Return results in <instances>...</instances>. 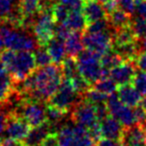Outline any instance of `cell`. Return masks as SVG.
<instances>
[{
  "instance_id": "cell-41",
  "label": "cell",
  "mask_w": 146,
  "mask_h": 146,
  "mask_svg": "<svg viewBox=\"0 0 146 146\" xmlns=\"http://www.w3.org/2000/svg\"><path fill=\"white\" fill-rule=\"evenodd\" d=\"M134 63L136 65V68H138L141 71L146 72V50L139 52L138 56L136 57Z\"/></svg>"
},
{
  "instance_id": "cell-48",
  "label": "cell",
  "mask_w": 146,
  "mask_h": 146,
  "mask_svg": "<svg viewBox=\"0 0 146 146\" xmlns=\"http://www.w3.org/2000/svg\"><path fill=\"white\" fill-rule=\"evenodd\" d=\"M140 104V106L144 108L145 111H146V94L143 96V98H141V102H140V104Z\"/></svg>"
},
{
  "instance_id": "cell-25",
  "label": "cell",
  "mask_w": 146,
  "mask_h": 146,
  "mask_svg": "<svg viewBox=\"0 0 146 146\" xmlns=\"http://www.w3.org/2000/svg\"><path fill=\"white\" fill-rule=\"evenodd\" d=\"M112 49L116 53H118L125 61H135L136 57L140 52V48L136 41L128 43V44L120 45V46H114Z\"/></svg>"
},
{
  "instance_id": "cell-3",
  "label": "cell",
  "mask_w": 146,
  "mask_h": 146,
  "mask_svg": "<svg viewBox=\"0 0 146 146\" xmlns=\"http://www.w3.org/2000/svg\"><path fill=\"white\" fill-rule=\"evenodd\" d=\"M0 35L7 49L14 51H35L39 47L36 38L28 29L16 27L9 21H0Z\"/></svg>"
},
{
  "instance_id": "cell-30",
  "label": "cell",
  "mask_w": 146,
  "mask_h": 146,
  "mask_svg": "<svg viewBox=\"0 0 146 146\" xmlns=\"http://www.w3.org/2000/svg\"><path fill=\"white\" fill-rule=\"evenodd\" d=\"M83 98L92 104H106L108 98V94H103V92H99L96 88H90L87 92L84 94Z\"/></svg>"
},
{
  "instance_id": "cell-43",
  "label": "cell",
  "mask_w": 146,
  "mask_h": 146,
  "mask_svg": "<svg viewBox=\"0 0 146 146\" xmlns=\"http://www.w3.org/2000/svg\"><path fill=\"white\" fill-rule=\"evenodd\" d=\"M103 7L108 15V14L111 13L112 11H114L115 9H117L119 6L116 0H107V1L103 2Z\"/></svg>"
},
{
  "instance_id": "cell-49",
  "label": "cell",
  "mask_w": 146,
  "mask_h": 146,
  "mask_svg": "<svg viewBox=\"0 0 146 146\" xmlns=\"http://www.w3.org/2000/svg\"><path fill=\"white\" fill-rule=\"evenodd\" d=\"M141 47H142L144 50H146V36L144 37V38L142 39V41H141V45H140Z\"/></svg>"
},
{
  "instance_id": "cell-8",
  "label": "cell",
  "mask_w": 146,
  "mask_h": 146,
  "mask_svg": "<svg viewBox=\"0 0 146 146\" xmlns=\"http://www.w3.org/2000/svg\"><path fill=\"white\" fill-rule=\"evenodd\" d=\"M106 106L108 108L110 115L118 119L124 127H130L137 124L134 110L131 108V106L123 104L116 92H112L108 96Z\"/></svg>"
},
{
  "instance_id": "cell-14",
  "label": "cell",
  "mask_w": 146,
  "mask_h": 146,
  "mask_svg": "<svg viewBox=\"0 0 146 146\" xmlns=\"http://www.w3.org/2000/svg\"><path fill=\"white\" fill-rule=\"evenodd\" d=\"M100 128H101V135L103 138L122 140L124 126L114 116L109 114L107 117L100 120Z\"/></svg>"
},
{
  "instance_id": "cell-18",
  "label": "cell",
  "mask_w": 146,
  "mask_h": 146,
  "mask_svg": "<svg viewBox=\"0 0 146 146\" xmlns=\"http://www.w3.org/2000/svg\"><path fill=\"white\" fill-rule=\"evenodd\" d=\"M122 143L129 146H143L146 143V130L140 124L124 127Z\"/></svg>"
},
{
  "instance_id": "cell-46",
  "label": "cell",
  "mask_w": 146,
  "mask_h": 146,
  "mask_svg": "<svg viewBox=\"0 0 146 146\" xmlns=\"http://www.w3.org/2000/svg\"><path fill=\"white\" fill-rule=\"evenodd\" d=\"M2 146H22V144L21 142H18V141L6 137L2 141Z\"/></svg>"
},
{
  "instance_id": "cell-2",
  "label": "cell",
  "mask_w": 146,
  "mask_h": 146,
  "mask_svg": "<svg viewBox=\"0 0 146 146\" xmlns=\"http://www.w3.org/2000/svg\"><path fill=\"white\" fill-rule=\"evenodd\" d=\"M0 60L3 62L15 84L24 81L37 68L35 57L31 51L6 49L0 55Z\"/></svg>"
},
{
  "instance_id": "cell-40",
  "label": "cell",
  "mask_w": 146,
  "mask_h": 146,
  "mask_svg": "<svg viewBox=\"0 0 146 146\" xmlns=\"http://www.w3.org/2000/svg\"><path fill=\"white\" fill-rule=\"evenodd\" d=\"M40 146H60L56 132H50L43 140Z\"/></svg>"
},
{
  "instance_id": "cell-4",
  "label": "cell",
  "mask_w": 146,
  "mask_h": 146,
  "mask_svg": "<svg viewBox=\"0 0 146 146\" xmlns=\"http://www.w3.org/2000/svg\"><path fill=\"white\" fill-rule=\"evenodd\" d=\"M100 58L101 55L89 49L82 51L76 57L78 72L91 86L101 79L102 66L100 64Z\"/></svg>"
},
{
  "instance_id": "cell-32",
  "label": "cell",
  "mask_w": 146,
  "mask_h": 146,
  "mask_svg": "<svg viewBox=\"0 0 146 146\" xmlns=\"http://www.w3.org/2000/svg\"><path fill=\"white\" fill-rule=\"evenodd\" d=\"M69 13H70L69 8L65 6L64 4L59 3V2H56L52 7V14L56 23H64L68 17Z\"/></svg>"
},
{
  "instance_id": "cell-5",
  "label": "cell",
  "mask_w": 146,
  "mask_h": 146,
  "mask_svg": "<svg viewBox=\"0 0 146 146\" xmlns=\"http://www.w3.org/2000/svg\"><path fill=\"white\" fill-rule=\"evenodd\" d=\"M16 113L22 116L31 127H35L46 122V104L44 102L22 98L19 104L13 110Z\"/></svg>"
},
{
  "instance_id": "cell-42",
  "label": "cell",
  "mask_w": 146,
  "mask_h": 146,
  "mask_svg": "<svg viewBox=\"0 0 146 146\" xmlns=\"http://www.w3.org/2000/svg\"><path fill=\"white\" fill-rule=\"evenodd\" d=\"M122 141L120 140H115V139H109V138H100L99 140L96 142L97 146H120Z\"/></svg>"
},
{
  "instance_id": "cell-17",
  "label": "cell",
  "mask_w": 146,
  "mask_h": 146,
  "mask_svg": "<svg viewBox=\"0 0 146 146\" xmlns=\"http://www.w3.org/2000/svg\"><path fill=\"white\" fill-rule=\"evenodd\" d=\"M50 132H52V128L48 121H46L41 125L32 127L27 136L21 141V144L22 146H40Z\"/></svg>"
},
{
  "instance_id": "cell-51",
  "label": "cell",
  "mask_w": 146,
  "mask_h": 146,
  "mask_svg": "<svg viewBox=\"0 0 146 146\" xmlns=\"http://www.w3.org/2000/svg\"><path fill=\"white\" fill-rule=\"evenodd\" d=\"M120 146H129V145H127V144H124V143H121V145Z\"/></svg>"
},
{
  "instance_id": "cell-6",
  "label": "cell",
  "mask_w": 146,
  "mask_h": 146,
  "mask_svg": "<svg viewBox=\"0 0 146 146\" xmlns=\"http://www.w3.org/2000/svg\"><path fill=\"white\" fill-rule=\"evenodd\" d=\"M82 98L83 96L74 88L70 80L63 77L58 90L47 100V104L69 112Z\"/></svg>"
},
{
  "instance_id": "cell-12",
  "label": "cell",
  "mask_w": 146,
  "mask_h": 146,
  "mask_svg": "<svg viewBox=\"0 0 146 146\" xmlns=\"http://www.w3.org/2000/svg\"><path fill=\"white\" fill-rule=\"evenodd\" d=\"M9 21L16 27H23V16L19 10V0H0V21Z\"/></svg>"
},
{
  "instance_id": "cell-34",
  "label": "cell",
  "mask_w": 146,
  "mask_h": 146,
  "mask_svg": "<svg viewBox=\"0 0 146 146\" xmlns=\"http://www.w3.org/2000/svg\"><path fill=\"white\" fill-rule=\"evenodd\" d=\"M132 86L141 94V96H144L146 94V72L139 70L136 72L131 81Z\"/></svg>"
},
{
  "instance_id": "cell-23",
  "label": "cell",
  "mask_w": 146,
  "mask_h": 146,
  "mask_svg": "<svg viewBox=\"0 0 146 146\" xmlns=\"http://www.w3.org/2000/svg\"><path fill=\"white\" fill-rule=\"evenodd\" d=\"M19 10L24 20L32 19L41 10V0H19Z\"/></svg>"
},
{
  "instance_id": "cell-1",
  "label": "cell",
  "mask_w": 146,
  "mask_h": 146,
  "mask_svg": "<svg viewBox=\"0 0 146 146\" xmlns=\"http://www.w3.org/2000/svg\"><path fill=\"white\" fill-rule=\"evenodd\" d=\"M62 80L61 65L50 64L45 67L37 68L24 81L15 85H19L17 92L22 98L47 102L58 90Z\"/></svg>"
},
{
  "instance_id": "cell-15",
  "label": "cell",
  "mask_w": 146,
  "mask_h": 146,
  "mask_svg": "<svg viewBox=\"0 0 146 146\" xmlns=\"http://www.w3.org/2000/svg\"><path fill=\"white\" fill-rule=\"evenodd\" d=\"M82 13L85 16L87 25L98 20L107 18V13L103 7V4L99 0H84Z\"/></svg>"
},
{
  "instance_id": "cell-39",
  "label": "cell",
  "mask_w": 146,
  "mask_h": 146,
  "mask_svg": "<svg viewBox=\"0 0 146 146\" xmlns=\"http://www.w3.org/2000/svg\"><path fill=\"white\" fill-rule=\"evenodd\" d=\"M95 106V112H96V116H97L98 120H102L105 117H107L109 115V110L108 108L106 106V104H94Z\"/></svg>"
},
{
  "instance_id": "cell-52",
  "label": "cell",
  "mask_w": 146,
  "mask_h": 146,
  "mask_svg": "<svg viewBox=\"0 0 146 146\" xmlns=\"http://www.w3.org/2000/svg\"><path fill=\"white\" fill-rule=\"evenodd\" d=\"M100 2H102V3H103V2H105V1H107V0H99Z\"/></svg>"
},
{
  "instance_id": "cell-33",
  "label": "cell",
  "mask_w": 146,
  "mask_h": 146,
  "mask_svg": "<svg viewBox=\"0 0 146 146\" xmlns=\"http://www.w3.org/2000/svg\"><path fill=\"white\" fill-rule=\"evenodd\" d=\"M130 28L137 39H143L146 36V20L142 17H136L130 21Z\"/></svg>"
},
{
  "instance_id": "cell-36",
  "label": "cell",
  "mask_w": 146,
  "mask_h": 146,
  "mask_svg": "<svg viewBox=\"0 0 146 146\" xmlns=\"http://www.w3.org/2000/svg\"><path fill=\"white\" fill-rule=\"evenodd\" d=\"M71 30L65 25L64 23H57L56 27H55V32H54V36L57 38L61 39V40L65 41L68 36L70 35Z\"/></svg>"
},
{
  "instance_id": "cell-31",
  "label": "cell",
  "mask_w": 146,
  "mask_h": 146,
  "mask_svg": "<svg viewBox=\"0 0 146 146\" xmlns=\"http://www.w3.org/2000/svg\"><path fill=\"white\" fill-rule=\"evenodd\" d=\"M34 57H35L37 68L45 67V66H48L53 63L51 56L49 55L48 51L46 49V46H39L35 50Z\"/></svg>"
},
{
  "instance_id": "cell-7",
  "label": "cell",
  "mask_w": 146,
  "mask_h": 146,
  "mask_svg": "<svg viewBox=\"0 0 146 146\" xmlns=\"http://www.w3.org/2000/svg\"><path fill=\"white\" fill-rule=\"evenodd\" d=\"M56 21L52 14V9H41L34 17L31 29L39 46L46 44L54 37Z\"/></svg>"
},
{
  "instance_id": "cell-26",
  "label": "cell",
  "mask_w": 146,
  "mask_h": 146,
  "mask_svg": "<svg viewBox=\"0 0 146 146\" xmlns=\"http://www.w3.org/2000/svg\"><path fill=\"white\" fill-rule=\"evenodd\" d=\"M56 133L60 146H76L74 124H64Z\"/></svg>"
},
{
  "instance_id": "cell-53",
  "label": "cell",
  "mask_w": 146,
  "mask_h": 146,
  "mask_svg": "<svg viewBox=\"0 0 146 146\" xmlns=\"http://www.w3.org/2000/svg\"><path fill=\"white\" fill-rule=\"evenodd\" d=\"M143 146H146V143H145V144H144V145H143Z\"/></svg>"
},
{
  "instance_id": "cell-35",
  "label": "cell",
  "mask_w": 146,
  "mask_h": 146,
  "mask_svg": "<svg viewBox=\"0 0 146 146\" xmlns=\"http://www.w3.org/2000/svg\"><path fill=\"white\" fill-rule=\"evenodd\" d=\"M110 27V24L108 22L107 18H104V19L98 20L93 23H90L87 25L85 31L86 32H102V31L108 30V28Z\"/></svg>"
},
{
  "instance_id": "cell-19",
  "label": "cell",
  "mask_w": 146,
  "mask_h": 146,
  "mask_svg": "<svg viewBox=\"0 0 146 146\" xmlns=\"http://www.w3.org/2000/svg\"><path fill=\"white\" fill-rule=\"evenodd\" d=\"M117 94H118L119 98L123 104L128 106H131V108L138 106L141 102V98H142L140 92L130 84L118 86Z\"/></svg>"
},
{
  "instance_id": "cell-47",
  "label": "cell",
  "mask_w": 146,
  "mask_h": 146,
  "mask_svg": "<svg viewBox=\"0 0 146 146\" xmlns=\"http://www.w3.org/2000/svg\"><path fill=\"white\" fill-rule=\"evenodd\" d=\"M5 44H4V41L3 39H2L1 35H0V55L2 54V52H3L4 50H5Z\"/></svg>"
},
{
  "instance_id": "cell-11",
  "label": "cell",
  "mask_w": 146,
  "mask_h": 146,
  "mask_svg": "<svg viewBox=\"0 0 146 146\" xmlns=\"http://www.w3.org/2000/svg\"><path fill=\"white\" fill-rule=\"evenodd\" d=\"M30 128L31 126L28 124L27 121L15 111L12 110L8 113L5 127V133L8 138L21 142L29 133Z\"/></svg>"
},
{
  "instance_id": "cell-44",
  "label": "cell",
  "mask_w": 146,
  "mask_h": 146,
  "mask_svg": "<svg viewBox=\"0 0 146 146\" xmlns=\"http://www.w3.org/2000/svg\"><path fill=\"white\" fill-rule=\"evenodd\" d=\"M8 113H9V112H8ZM8 113H5L3 110H0V136H1L2 133L5 131Z\"/></svg>"
},
{
  "instance_id": "cell-45",
  "label": "cell",
  "mask_w": 146,
  "mask_h": 146,
  "mask_svg": "<svg viewBox=\"0 0 146 146\" xmlns=\"http://www.w3.org/2000/svg\"><path fill=\"white\" fill-rule=\"evenodd\" d=\"M137 13L140 17L146 20V0H142L138 5L136 6Z\"/></svg>"
},
{
  "instance_id": "cell-50",
  "label": "cell",
  "mask_w": 146,
  "mask_h": 146,
  "mask_svg": "<svg viewBox=\"0 0 146 146\" xmlns=\"http://www.w3.org/2000/svg\"><path fill=\"white\" fill-rule=\"evenodd\" d=\"M2 141H3V139L0 137V146H2Z\"/></svg>"
},
{
  "instance_id": "cell-22",
  "label": "cell",
  "mask_w": 146,
  "mask_h": 146,
  "mask_svg": "<svg viewBox=\"0 0 146 146\" xmlns=\"http://www.w3.org/2000/svg\"><path fill=\"white\" fill-rule=\"evenodd\" d=\"M107 20L109 22L110 26L114 28L115 31L129 26L131 21L130 14L127 13L125 10L121 9V8H117L114 11L108 14Z\"/></svg>"
},
{
  "instance_id": "cell-29",
  "label": "cell",
  "mask_w": 146,
  "mask_h": 146,
  "mask_svg": "<svg viewBox=\"0 0 146 146\" xmlns=\"http://www.w3.org/2000/svg\"><path fill=\"white\" fill-rule=\"evenodd\" d=\"M92 88H96L99 92H103V94H106L109 96L110 94L116 92L117 88H118V85L113 81L111 78H106V79H101L99 81H97L95 84L91 86Z\"/></svg>"
},
{
  "instance_id": "cell-9",
  "label": "cell",
  "mask_w": 146,
  "mask_h": 146,
  "mask_svg": "<svg viewBox=\"0 0 146 146\" xmlns=\"http://www.w3.org/2000/svg\"><path fill=\"white\" fill-rule=\"evenodd\" d=\"M83 45L86 49L102 56L113 48V33L109 30L102 32H84L82 35Z\"/></svg>"
},
{
  "instance_id": "cell-20",
  "label": "cell",
  "mask_w": 146,
  "mask_h": 146,
  "mask_svg": "<svg viewBox=\"0 0 146 146\" xmlns=\"http://www.w3.org/2000/svg\"><path fill=\"white\" fill-rule=\"evenodd\" d=\"M46 49L51 56L53 63L61 65L67 55L66 49H65V41L54 36L46 44Z\"/></svg>"
},
{
  "instance_id": "cell-38",
  "label": "cell",
  "mask_w": 146,
  "mask_h": 146,
  "mask_svg": "<svg viewBox=\"0 0 146 146\" xmlns=\"http://www.w3.org/2000/svg\"><path fill=\"white\" fill-rule=\"evenodd\" d=\"M118 6L121 9L125 10L127 13L131 14L136 10V5H135V1L134 0H116Z\"/></svg>"
},
{
  "instance_id": "cell-16",
  "label": "cell",
  "mask_w": 146,
  "mask_h": 146,
  "mask_svg": "<svg viewBox=\"0 0 146 146\" xmlns=\"http://www.w3.org/2000/svg\"><path fill=\"white\" fill-rule=\"evenodd\" d=\"M15 90V83L11 75L0 60V104L8 102L10 96Z\"/></svg>"
},
{
  "instance_id": "cell-21",
  "label": "cell",
  "mask_w": 146,
  "mask_h": 146,
  "mask_svg": "<svg viewBox=\"0 0 146 146\" xmlns=\"http://www.w3.org/2000/svg\"><path fill=\"white\" fill-rule=\"evenodd\" d=\"M82 35L83 34L80 31H71L68 38L65 40V49L68 57L76 58L83 51L84 45Z\"/></svg>"
},
{
  "instance_id": "cell-28",
  "label": "cell",
  "mask_w": 146,
  "mask_h": 146,
  "mask_svg": "<svg viewBox=\"0 0 146 146\" xmlns=\"http://www.w3.org/2000/svg\"><path fill=\"white\" fill-rule=\"evenodd\" d=\"M123 62H125V60L114 50L112 51V49L102 55L100 58V64H101L102 68L109 70V71L112 70L113 68L119 66L120 64H122Z\"/></svg>"
},
{
  "instance_id": "cell-37",
  "label": "cell",
  "mask_w": 146,
  "mask_h": 146,
  "mask_svg": "<svg viewBox=\"0 0 146 146\" xmlns=\"http://www.w3.org/2000/svg\"><path fill=\"white\" fill-rule=\"evenodd\" d=\"M56 1L67 6L70 11H81L84 3V0H56Z\"/></svg>"
},
{
  "instance_id": "cell-13",
  "label": "cell",
  "mask_w": 146,
  "mask_h": 146,
  "mask_svg": "<svg viewBox=\"0 0 146 146\" xmlns=\"http://www.w3.org/2000/svg\"><path fill=\"white\" fill-rule=\"evenodd\" d=\"M135 68L136 65L134 61H125L119 66L110 70L109 78H111L118 86L130 84L136 73Z\"/></svg>"
},
{
  "instance_id": "cell-24",
  "label": "cell",
  "mask_w": 146,
  "mask_h": 146,
  "mask_svg": "<svg viewBox=\"0 0 146 146\" xmlns=\"http://www.w3.org/2000/svg\"><path fill=\"white\" fill-rule=\"evenodd\" d=\"M64 24L71 31H84L87 27L85 16L81 11H70Z\"/></svg>"
},
{
  "instance_id": "cell-10",
  "label": "cell",
  "mask_w": 146,
  "mask_h": 146,
  "mask_svg": "<svg viewBox=\"0 0 146 146\" xmlns=\"http://www.w3.org/2000/svg\"><path fill=\"white\" fill-rule=\"evenodd\" d=\"M71 119L74 123L83 125L87 128H90L99 121L96 116L94 104L86 100L84 98L72 108Z\"/></svg>"
},
{
  "instance_id": "cell-27",
  "label": "cell",
  "mask_w": 146,
  "mask_h": 146,
  "mask_svg": "<svg viewBox=\"0 0 146 146\" xmlns=\"http://www.w3.org/2000/svg\"><path fill=\"white\" fill-rule=\"evenodd\" d=\"M136 40L137 38L135 37L134 33L132 32L130 26H127V27L115 31V34L113 35V47L132 43Z\"/></svg>"
}]
</instances>
